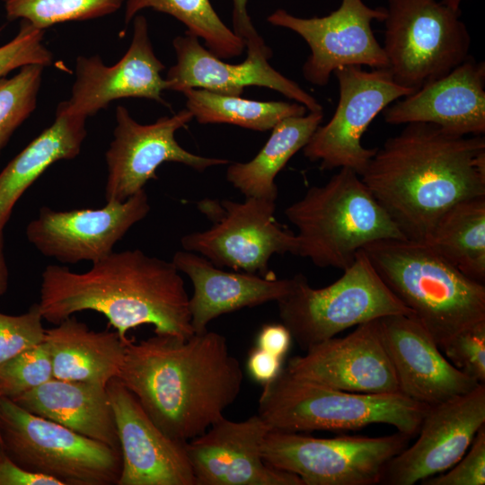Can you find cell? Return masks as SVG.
<instances>
[{"label": "cell", "mask_w": 485, "mask_h": 485, "mask_svg": "<svg viewBox=\"0 0 485 485\" xmlns=\"http://www.w3.org/2000/svg\"><path fill=\"white\" fill-rule=\"evenodd\" d=\"M169 437L188 442L224 418L237 399L243 372L225 338L155 334L128 339L116 377Z\"/></svg>", "instance_id": "1"}, {"label": "cell", "mask_w": 485, "mask_h": 485, "mask_svg": "<svg viewBox=\"0 0 485 485\" xmlns=\"http://www.w3.org/2000/svg\"><path fill=\"white\" fill-rule=\"evenodd\" d=\"M360 177L406 239L426 242L450 207L485 196V138L409 123Z\"/></svg>", "instance_id": "2"}, {"label": "cell", "mask_w": 485, "mask_h": 485, "mask_svg": "<svg viewBox=\"0 0 485 485\" xmlns=\"http://www.w3.org/2000/svg\"><path fill=\"white\" fill-rule=\"evenodd\" d=\"M172 263L140 250L112 251L78 273L48 265L41 274L39 309L43 320L58 324L82 311L103 314L123 340L127 332L150 324L155 334H194L190 298Z\"/></svg>", "instance_id": "3"}, {"label": "cell", "mask_w": 485, "mask_h": 485, "mask_svg": "<svg viewBox=\"0 0 485 485\" xmlns=\"http://www.w3.org/2000/svg\"><path fill=\"white\" fill-rule=\"evenodd\" d=\"M362 251L440 349L458 332L485 321V285L466 277L428 243L382 239Z\"/></svg>", "instance_id": "4"}, {"label": "cell", "mask_w": 485, "mask_h": 485, "mask_svg": "<svg viewBox=\"0 0 485 485\" xmlns=\"http://www.w3.org/2000/svg\"><path fill=\"white\" fill-rule=\"evenodd\" d=\"M285 216L297 228L295 255L321 268L345 270L367 243L406 239L361 177L347 167L324 185L311 187Z\"/></svg>", "instance_id": "5"}, {"label": "cell", "mask_w": 485, "mask_h": 485, "mask_svg": "<svg viewBox=\"0 0 485 485\" xmlns=\"http://www.w3.org/2000/svg\"><path fill=\"white\" fill-rule=\"evenodd\" d=\"M428 408L401 393L342 391L295 377L282 368L263 384L258 414L270 430L347 432L382 423L412 437Z\"/></svg>", "instance_id": "6"}, {"label": "cell", "mask_w": 485, "mask_h": 485, "mask_svg": "<svg viewBox=\"0 0 485 485\" xmlns=\"http://www.w3.org/2000/svg\"><path fill=\"white\" fill-rule=\"evenodd\" d=\"M343 271L339 279L322 288L312 287L303 274H297L291 292L277 302L282 323L304 350L369 321L396 314L412 316L362 250Z\"/></svg>", "instance_id": "7"}, {"label": "cell", "mask_w": 485, "mask_h": 485, "mask_svg": "<svg viewBox=\"0 0 485 485\" xmlns=\"http://www.w3.org/2000/svg\"><path fill=\"white\" fill-rule=\"evenodd\" d=\"M0 440L3 453L14 463L63 485H113L120 476V451L4 397L0 398Z\"/></svg>", "instance_id": "8"}, {"label": "cell", "mask_w": 485, "mask_h": 485, "mask_svg": "<svg viewBox=\"0 0 485 485\" xmlns=\"http://www.w3.org/2000/svg\"><path fill=\"white\" fill-rule=\"evenodd\" d=\"M384 51L394 81L414 92L468 57L461 12L437 0H387Z\"/></svg>", "instance_id": "9"}, {"label": "cell", "mask_w": 485, "mask_h": 485, "mask_svg": "<svg viewBox=\"0 0 485 485\" xmlns=\"http://www.w3.org/2000/svg\"><path fill=\"white\" fill-rule=\"evenodd\" d=\"M410 438L398 431L378 437L317 438L269 430L261 454L269 465L297 475L304 485H375L385 464Z\"/></svg>", "instance_id": "10"}, {"label": "cell", "mask_w": 485, "mask_h": 485, "mask_svg": "<svg viewBox=\"0 0 485 485\" xmlns=\"http://www.w3.org/2000/svg\"><path fill=\"white\" fill-rule=\"evenodd\" d=\"M199 205L214 217V225L182 236L183 250L203 256L218 268L263 277L272 275L269 271L272 255H295L296 235L277 223L275 201L245 198L243 202L204 200Z\"/></svg>", "instance_id": "11"}, {"label": "cell", "mask_w": 485, "mask_h": 485, "mask_svg": "<svg viewBox=\"0 0 485 485\" xmlns=\"http://www.w3.org/2000/svg\"><path fill=\"white\" fill-rule=\"evenodd\" d=\"M333 74L339 83L337 108L330 121L316 128L304 154L319 162L322 170L347 167L361 176L378 148L364 147L363 134L378 113L414 91L398 84L389 68L347 66Z\"/></svg>", "instance_id": "12"}, {"label": "cell", "mask_w": 485, "mask_h": 485, "mask_svg": "<svg viewBox=\"0 0 485 485\" xmlns=\"http://www.w3.org/2000/svg\"><path fill=\"white\" fill-rule=\"evenodd\" d=\"M385 16V7L372 8L363 0H341L339 8L322 17L302 18L278 9L267 21L296 32L306 41L311 54L302 67L303 75L309 83L324 86L341 66L389 68L371 27L373 21L384 22Z\"/></svg>", "instance_id": "13"}, {"label": "cell", "mask_w": 485, "mask_h": 485, "mask_svg": "<svg viewBox=\"0 0 485 485\" xmlns=\"http://www.w3.org/2000/svg\"><path fill=\"white\" fill-rule=\"evenodd\" d=\"M193 119L187 109L152 124H139L121 105L116 108L113 139L105 153L108 175L105 199L124 201L153 179L163 163L172 162L202 172L216 165L227 164L226 159L192 154L179 145L175 133Z\"/></svg>", "instance_id": "14"}, {"label": "cell", "mask_w": 485, "mask_h": 485, "mask_svg": "<svg viewBox=\"0 0 485 485\" xmlns=\"http://www.w3.org/2000/svg\"><path fill=\"white\" fill-rule=\"evenodd\" d=\"M149 211L145 190L121 202L108 201L100 208L57 211L42 207L25 234L45 257L62 264L93 263L112 252L115 244Z\"/></svg>", "instance_id": "15"}, {"label": "cell", "mask_w": 485, "mask_h": 485, "mask_svg": "<svg viewBox=\"0 0 485 485\" xmlns=\"http://www.w3.org/2000/svg\"><path fill=\"white\" fill-rule=\"evenodd\" d=\"M485 425V384L428 406L419 437L384 466L380 484L413 485L453 467Z\"/></svg>", "instance_id": "16"}, {"label": "cell", "mask_w": 485, "mask_h": 485, "mask_svg": "<svg viewBox=\"0 0 485 485\" xmlns=\"http://www.w3.org/2000/svg\"><path fill=\"white\" fill-rule=\"evenodd\" d=\"M247 57L240 64H229L205 48L194 35L185 33L172 40L176 63L169 68L166 90L182 93L200 88L213 93L240 96L246 86L275 90L304 105L309 111L322 106L295 81L284 76L269 64L271 49L261 37L245 42Z\"/></svg>", "instance_id": "17"}, {"label": "cell", "mask_w": 485, "mask_h": 485, "mask_svg": "<svg viewBox=\"0 0 485 485\" xmlns=\"http://www.w3.org/2000/svg\"><path fill=\"white\" fill-rule=\"evenodd\" d=\"M133 20L130 45L116 64L106 66L98 55L76 58L71 97L57 109L88 118L122 98H146L166 105L162 96L166 82L161 75L165 66L154 52L145 16Z\"/></svg>", "instance_id": "18"}, {"label": "cell", "mask_w": 485, "mask_h": 485, "mask_svg": "<svg viewBox=\"0 0 485 485\" xmlns=\"http://www.w3.org/2000/svg\"><path fill=\"white\" fill-rule=\"evenodd\" d=\"M291 357L286 369L294 376L334 389L362 393H400L385 350L379 319L357 325L343 338L332 337Z\"/></svg>", "instance_id": "19"}, {"label": "cell", "mask_w": 485, "mask_h": 485, "mask_svg": "<svg viewBox=\"0 0 485 485\" xmlns=\"http://www.w3.org/2000/svg\"><path fill=\"white\" fill-rule=\"evenodd\" d=\"M270 430L259 415L225 417L186 443L196 485H304L295 474L269 465L262 445Z\"/></svg>", "instance_id": "20"}, {"label": "cell", "mask_w": 485, "mask_h": 485, "mask_svg": "<svg viewBox=\"0 0 485 485\" xmlns=\"http://www.w3.org/2000/svg\"><path fill=\"white\" fill-rule=\"evenodd\" d=\"M106 387L122 457L117 485H196L187 442L166 436L117 378Z\"/></svg>", "instance_id": "21"}, {"label": "cell", "mask_w": 485, "mask_h": 485, "mask_svg": "<svg viewBox=\"0 0 485 485\" xmlns=\"http://www.w3.org/2000/svg\"><path fill=\"white\" fill-rule=\"evenodd\" d=\"M379 322L401 394L432 406L464 394L479 384L444 357L412 316L389 315Z\"/></svg>", "instance_id": "22"}, {"label": "cell", "mask_w": 485, "mask_h": 485, "mask_svg": "<svg viewBox=\"0 0 485 485\" xmlns=\"http://www.w3.org/2000/svg\"><path fill=\"white\" fill-rule=\"evenodd\" d=\"M392 125L425 122L460 136L485 133V63L469 57L383 110Z\"/></svg>", "instance_id": "23"}, {"label": "cell", "mask_w": 485, "mask_h": 485, "mask_svg": "<svg viewBox=\"0 0 485 485\" xmlns=\"http://www.w3.org/2000/svg\"><path fill=\"white\" fill-rule=\"evenodd\" d=\"M172 263L190 279L194 293L189 301L190 323L194 333L207 331L215 318L244 307L279 301L295 285V278H277L248 272H227L203 256L178 251Z\"/></svg>", "instance_id": "24"}, {"label": "cell", "mask_w": 485, "mask_h": 485, "mask_svg": "<svg viewBox=\"0 0 485 485\" xmlns=\"http://www.w3.org/2000/svg\"><path fill=\"white\" fill-rule=\"evenodd\" d=\"M12 401L31 413L120 451L106 385L52 378Z\"/></svg>", "instance_id": "25"}, {"label": "cell", "mask_w": 485, "mask_h": 485, "mask_svg": "<svg viewBox=\"0 0 485 485\" xmlns=\"http://www.w3.org/2000/svg\"><path fill=\"white\" fill-rule=\"evenodd\" d=\"M128 340L117 331H92L70 316L46 330L43 343L54 378L107 385L119 374Z\"/></svg>", "instance_id": "26"}, {"label": "cell", "mask_w": 485, "mask_h": 485, "mask_svg": "<svg viewBox=\"0 0 485 485\" xmlns=\"http://www.w3.org/2000/svg\"><path fill=\"white\" fill-rule=\"evenodd\" d=\"M86 119L57 109L55 121L0 172V231L20 198L51 164L80 154L87 135Z\"/></svg>", "instance_id": "27"}, {"label": "cell", "mask_w": 485, "mask_h": 485, "mask_svg": "<svg viewBox=\"0 0 485 485\" xmlns=\"http://www.w3.org/2000/svg\"><path fill=\"white\" fill-rule=\"evenodd\" d=\"M322 119L321 110L282 119L272 128L268 141L253 159L228 166L227 181L245 198L276 201V176L305 146Z\"/></svg>", "instance_id": "28"}, {"label": "cell", "mask_w": 485, "mask_h": 485, "mask_svg": "<svg viewBox=\"0 0 485 485\" xmlns=\"http://www.w3.org/2000/svg\"><path fill=\"white\" fill-rule=\"evenodd\" d=\"M471 279L485 282V196L464 199L439 218L426 242Z\"/></svg>", "instance_id": "29"}, {"label": "cell", "mask_w": 485, "mask_h": 485, "mask_svg": "<svg viewBox=\"0 0 485 485\" xmlns=\"http://www.w3.org/2000/svg\"><path fill=\"white\" fill-rule=\"evenodd\" d=\"M182 93L186 109L200 124L227 123L266 131L286 118L304 115L307 110L296 101H259L200 88H189Z\"/></svg>", "instance_id": "30"}, {"label": "cell", "mask_w": 485, "mask_h": 485, "mask_svg": "<svg viewBox=\"0 0 485 485\" xmlns=\"http://www.w3.org/2000/svg\"><path fill=\"white\" fill-rule=\"evenodd\" d=\"M126 4V25L139 11L151 8L179 20L187 27L186 33L204 40L207 48L221 59L238 57L246 48L223 22L209 0H127Z\"/></svg>", "instance_id": "31"}, {"label": "cell", "mask_w": 485, "mask_h": 485, "mask_svg": "<svg viewBox=\"0 0 485 485\" xmlns=\"http://www.w3.org/2000/svg\"><path fill=\"white\" fill-rule=\"evenodd\" d=\"M127 0H4L9 20L22 19L45 30L52 25L99 18L118 11Z\"/></svg>", "instance_id": "32"}, {"label": "cell", "mask_w": 485, "mask_h": 485, "mask_svg": "<svg viewBox=\"0 0 485 485\" xmlns=\"http://www.w3.org/2000/svg\"><path fill=\"white\" fill-rule=\"evenodd\" d=\"M44 68L27 65L10 78L0 77V152L34 111Z\"/></svg>", "instance_id": "33"}, {"label": "cell", "mask_w": 485, "mask_h": 485, "mask_svg": "<svg viewBox=\"0 0 485 485\" xmlns=\"http://www.w3.org/2000/svg\"><path fill=\"white\" fill-rule=\"evenodd\" d=\"M54 378L52 362L42 342L0 367V398L13 399Z\"/></svg>", "instance_id": "34"}, {"label": "cell", "mask_w": 485, "mask_h": 485, "mask_svg": "<svg viewBox=\"0 0 485 485\" xmlns=\"http://www.w3.org/2000/svg\"><path fill=\"white\" fill-rule=\"evenodd\" d=\"M39 304L20 315L0 313V367L23 351L43 342L45 331Z\"/></svg>", "instance_id": "35"}, {"label": "cell", "mask_w": 485, "mask_h": 485, "mask_svg": "<svg viewBox=\"0 0 485 485\" xmlns=\"http://www.w3.org/2000/svg\"><path fill=\"white\" fill-rule=\"evenodd\" d=\"M45 30L39 29L26 20H22L16 36L0 46V77L27 65L50 66L52 52L44 45Z\"/></svg>", "instance_id": "36"}, {"label": "cell", "mask_w": 485, "mask_h": 485, "mask_svg": "<svg viewBox=\"0 0 485 485\" xmlns=\"http://www.w3.org/2000/svg\"><path fill=\"white\" fill-rule=\"evenodd\" d=\"M441 350L457 369L485 384V321L455 334Z\"/></svg>", "instance_id": "37"}, {"label": "cell", "mask_w": 485, "mask_h": 485, "mask_svg": "<svg viewBox=\"0 0 485 485\" xmlns=\"http://www.w3.org/2000/svg\"><path fill=\"white\" fill-rule=\"evenodd\" d=\"M422 485H484L485 425L476 433L469 449L450 469L427 478Z\"/></svg>", "instance_id": "38"}, {"label": "cell", "mask_w": 485, "mask_h": 485, "mask_svg": "<svg viewBox=\"0 0 485 485\" xmlns=\"http://www.w3.org/2000/svg\"><path fill=\"white\" fill-rule=\"evenodd\" d=\"M0 485H63V483L53 477L23 469L3 453L0 455Z\"/></svg>", "instance_id": "39"}, {"label": "cell", "mask_w": 485, "mask_h": 485, "mask_svg": "<svg viewBox=\"0 0 485 485\" xmlns=\"http://www.w3.org/2000/svg\"><path fill=\"white\" fill-rule=\"evenodd\" d=\"M282 358L256 347L247 359V369L251 376L262 384L272 381L282 370Z\"/></svg>", "instance_id": "40"}, {"label": "cell", "mask_w": 485, "mask_h": 485, "mask_svg": "<svg viewBox=\"0 0 485 485\" xmlns=\"http://www.w3.org/2000/svg\"><path fill=\"white\" fill-rule=\"evenodd\" d=\"M292 336L283 324L264 325L257 336L256 347L283 359L287 353Z\"/></svg>", "instance_id": "41"}, {"label": "cell", "mask_w": 485, "mask_h": 485, "mask_svg": "<svg viewBox=\"0 0 485 485\" xmlns=\"http://www.w3.org/2000/svg\"><path fill=\"white\" fill-rule=\"evenodd\" d=\"M234 32L244 42L260 38L247 11L248 0H232Z\"/></svg>", "instance_id": "42"}, {"label": "cell", "mask_w": 485, "mask_h": 485, "mask_svg": "<svg viewBox=\"0 0 485 485\" xmlns=\"http://www.w3.org/2000/svg\"><path fill=\"white\" fill-rule=\"evenodd\" d=\"M8 268L4 256V231H0V296L3 295L8 287Z\"/></svg>", "instance_id": "43"}, {"label": "cell", "mask_w": 485, "mask_h": 485, "mask_svg": "<svg viewBox=\"0 0 485 485\" xmlns=\"http://www.w3.org/2000/svg\"><path fill=\"white\" fill-rule=\"evenodd\" d=\"M443 4H446L454 11L461 12V4L463 0H440Z\"/></svg>", "instance_id": "44"}, {"label": "cell", "mask_w": 485, "mask_h": 485, "mask_svg": "<svg viewBox=\"0 0 485 485\" xmlns=\"http://www.w3.org/2000/svg\"><path fill=\"white\" fill-rule=\"evenodd\" d=\"M3 454L2 446H1V440H0V455Z\"/></svg>", "instance_id": "45"}]
</instances>
